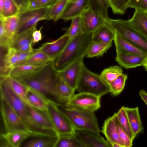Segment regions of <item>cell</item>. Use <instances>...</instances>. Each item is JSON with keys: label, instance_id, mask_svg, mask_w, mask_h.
Here are the masks:
<instances>
[{"label": "cell", "instance_id": "obj_17", "mask_svg": "<svg viewBox=\"0 0 147 147\" xmlns=\"http://www.w3.org/2000/svg\"><path fill=\"white\" fill-rule=\"evenodd\" d=\"M25 104L28 115L35 123L42 128L56 131L47 111L39 110L29 104Z\"/></svg>", "mask_w": 147, "mask_h": 147}, {"label": "cell", "instance_id": "obj_32", "mask_svg": "<svg viewBox=\"0 0 147 147\" xmlns=\"http://www.w3.org/2000/svg\"><path fill=\"white\" fill-rule=\"evenodd\" d=\"M6 78L15 93L25 103L29 105L26 96L28 88L20 81L13 78L9 76Z\"/></svg>", "mask_w": 147, "mask_h": 147}, {"label": "cell", "instance_id": "obj_40", "mask_svg": "<svg viewBox=\"0 0 147 147\" xmlns=\"http://www.w3.org/2000/svg\"><path fill=\"white\" fill-rule=\"evenodd\" d=\"M71 24L65 33L67 34L70 40L83 32V25L80 16L73 18Z\"/></svg>", "mask_w": 147, "mask_h": 147}, {"label": "cell", "instance_id": "obj_18", "mask_svg": "<svg viewBox=\"0 0 147 147\" xmlns=\"http://www.w3.org/2000/svg\"><path fill=\"white\" fill-rule=\"evenodd\" d=\"M114 41L116 54L132 53L147 56L146 53L116 32Z\"/></svg>", "mask_w": 147, "mask_h": 147}, {"label": "cell", "instance_id": "obj_23", "mask_svg": "<svg viewBox=\"0 0 147 147\" xmlns=\"http://www.w3.org/2000/svg\"><path fill=\"white\" fill-rule=\"evenodd\" d=\"M125 109L132 131L136 137L143 130L138 107L131 108L125 107Z\"/></svg>", "mask_w": 147, "mask_h": 147}, {"label": "cell", "instance_id": "obj_14", "mask_svg": "<svg viewBox=\"0 0 147 147\" xmlns=\"http://www.w3.org/2000/svg\"><path fill=\"white\" fill-rule=\"evenodd\" d=\"M76 134L84 147H111L108 142L100 135L82 130H76Z\"/></svg>", "mask_w": 147, "mask_h": 147}, {"label": "cell", "instance_id": "obj_20", "mask_svg": "<svg viewBox=\"0 0 147 147\" xmlns=\"http://www.w3.org/2000/svg\"><path fill=\"white\" fill-rule=\"evenodd\" d=\"M127 21L131 27L147 40V16L144 12L135 10Z\"/></svg>", "mask_w": 147, "mask_h": 147}, {"label": "cell", "instance_id": "obj_31", "mask_svg": "<svg viewBox=\"0 0 147 147\" xmlns=\"http://www.w3.org/2000/svg\"><path fill=\"white\" fill-rule=\"evenodd\" d=\"M7 36L13 40L19 24L18 15L5 18L0 17Z\"/></svg>", "mask_w": 147, "mask_h": 147}, {"label": "cell", "instance_id": "obj_46", "mask_svg": "<svg viewBox=\"0 0 147 147\" xmlns=\"http://www.w3.org/2000/svg\"><path fill=\"white\" fill-rule=\"evenodd\" d=\"M13 0L19 7L20 9V12L27 9L30 2L29 0Z\"/></svg>", "mask_w": 147, "mask_h": 147}, {"label": "cell", "instance_id": "obj_35", "mask_svg": "<svg viewBox=\"0 0 147 147\" xmlns=\"http://www.w3.org/2000/svg\"><path fill=\"white\" fill-rule=\"evenodd\" d=\"M55 147H84L76 134L59 136Z\"/></svg>", "mask_w": 147, "mask_h": 147}, {"label": "cell", "instance_id": "obj_6", "mask_svg": "<svg viewBox=\"0 0 147 147\" xmlns=\"http://www.w3.org/2000/svg\"><path fill=\"white\" fill-rule=\"evenodd\" d=\"M105 21L115 32L147 54V40L131 27L127 20L109 18Z\"/></svg>", "mask_w": 147, "mask_h": 147}, {"label": "cell", "instance_id": "obj_41", "mask_svg": "<svg viewBox=\"0 0 147 147\" xmlns=\"http://www.w3.org/2000/svg\"><path fill=\"white\" fill-rule=\"evenodd\" d=\"M19 7L13 0H4L3 10L0 17L5 18L18 15Z\"/></svg>", "mask_w": 147, "mask_h": 147}, {"label": "cell", "instance_id": "obj_42", "mask_svg": "<svg viewBox=\"0 0 147 147\" xmlns=\"http://www.w3.org/2000/svg\"><path fill=\"white\" fill-rule=\"evenodd\" d=\"M57 0H34L30 1L26 9H33L49 7Z\"/></svg>", "mask_w": 147, "mask_h": 147}, {"label": "cell", "instance_id": "obj_21", "mask_svg": "<svg viewBox=\"0 0 147 147\" xmlns=\"http://www.w3.org/2000/svg\"><path fill=\"white\" fill-rule=\"evenodd\" d=\"M76 90L68 85L58 75L55 94L56 100L58 103L64 104L65 106L74 94Z\"/></svg>", "mask_w": 147, "mask_h": 147}, {"label": "cell", "instance_id": "obj_25", "mask_svg": "<svg viewBox=\"0 0 147 147\" xmlns=\"http://www.w3.org/2000/svg\"><path fill=\"white\" fill-rule=\"evenodd\" d=\"M26 96L29 105L39 110L47 111L49 100L43 95L28 88Z\"/></svg>", "mask_w": 147, "mask_h": 147}, {"label": "cell", "instance_id": "obj_45", "mask_svg": "<svg viewBox=\"0 0 147 147\" xmlns=\"http://www.w3.org/2000/svg\"><path fill=\"white\" fill-rule=\"evenodd\" d=\"M36 51L37 49H34L33 51H31L20 53L18 61L14 66L21 65Z\"/></svg>", "mask_w": 147, "mask_h": 147}, {"label": "cell", "instance_id": "obj_27", "mask_svg": "<svg viewBox=\"0 0 147 147\" xmlns=\"http://www.w3.org/2000/svg\"><path fill=\"white\" fill-rule=\"evenodd\" d=\"M112 43H105L92 40L86 56L88 58L98 57L102 56L112 47Z\"/></svg>", "mask_w": 147, "mask_h": 147}, {"label": "cell", "instance_id": "obj_19", "mask_svg": "<svg viewBox=\"0 0 147 147\" xmlns=\"http://www.w3.org/2000/svg\"><path fill=\"white\" fill-rule=\"evenodd\" d=\"M147 57L132 53L117 54L115 60L121 66L129 69L143 66Z\"/></svg>", "mask_w": 147, "mask_h": 147}, {"label": "cell", "instance_id": "obj_38", "mask_svg": "<svg viewBox=\"0 0 147 147\" xmlns=\"http://www.w3.org/2000/svg\"><path fill=\"white\" fill-rule=\"evenodd\" d=\"M88 7L92 8L105 20L109 18V5L106 0H89Z\"/></svg>", "mask_w": 147, "mask_h": 147}, {"label": "cell", "instance_id": "obj_16", "mask_svg": "<svg viewBox=\"0 0 147 147\" xmlns=\"http://www.w3.org/2000/svg\"><path fill=\"white\" fill-rule=\"evenodd\" d=\"M89 0H70L60 19L66 22L79 16L88 7Z\"/></svg>", "mask_w": 147, "mask_h": 147}, {"label": "cell", "instance_id": "obj_39", "mask_svg": "<svg viewBox=\"0 0 147 147\" xmlns=\"http://www.w3.org/2000/svg\"><path fill=\"white\" fill-rule=\"evenodd\" d=\"M106 0L114 14L123 15L128 8V4L131 0Z\"/></svg>", "mask_w": 147, "mask_h": 147}, {"label": "cell", "instance_id": "obj_5", "mask_svg": "<svg viewBox=\"0 0 147 147\" xmlns=\"http://www.w3.org/2000/svg\"><path fill=\"white\" fill-rule=\"evenodd\" d=\"M64 113L76 130L100 135V131L94 112L66 108Z\"/></svg>", "mask_w": 147, "mask_h": 147}, {"label": "cell", "instance_id": "obj_24", "mask_svg": "<svg viewBox=\"0 0 147 147\" xmlns=\"http://www.w3.org/2000/svg\"><path fill=\"white\" fill-rule=\"evenodd\" d=\"M24 142L23 147H55L59 135L48 136H36Z\"/></svg>", "mask_w": 147, "mask_h": 147}, {"label": "cell", "instance_id": "obj_29", "mask_svg": "<svg viewBox=\"0 0 147 147\" xmlns=\"http://www.w3.org/2000/svg\"><path fill=\"white\" fill-rule=\"evenodd\" d=\"M70 0H57L49 7L48 20L56 22L61 17Z\"/></svg>", "mask_w": 147, "mask_h": 147}, {"label": "cell", "instance_id": "obj_48", "mask_svg": "<svg viewBox=\"0 0 147 147\" xmlns=\"http://www.w3.org/2000/svg\"><path fill=\"white\" fill-rule=\"evenodd\" d=\"M32 43L25 44L20 47L17 50L19 53L33 51L34 49L32 47Z\"/></svg>", "mask_w": 147, "mask_h": 147}, {"label": "cell", "instance_id": "obj_28", "mask_svg": "<svg viewBox=\"0 0 147 147\" xmlns=\"http://www.w3.org/2000/svg\"><path fill=\"white\" fill-rule=\"evenodd\" d=\"M37 25L36 24L29 30L20 34L15 35L10 47L17 50L25 44L31 43H33L32 34L36 30Z\"/></svg>", "mask_w": 147, "mask_h": 147}, {"label": "cell", "instance_id": "obj_33", "mask_svg": "<svg viewBox=\"0 0 147 147\" xmlns=\"http://www.w3.org/2000/svg\"><path fill=\"white\" fill-rule=\"evenodd\" d=\"M116 118L120 126L132 141L136 138L131 129L125 107H122L116 113Z\"/></svg>", "mask_w": 147, "mask_h": 147}, {"label": "cell", "instance_id": "obj_15", "mask_svg": "<svg viewBox=\"0 0 147 147\" xmlns=\"http://www.w3.org/2000/svg\"><path fill=\"white\" fill-rule=\"evenodd\" d=\"M101 131L111 145L112 143H116L123 147L120 139L115 113L105 120Z\"/></svg>", "mask_w": 147, "mask_h": 147}, {"label": "cell", "instance_id": "obj_8", "mask_svg": "<svg viewBox=\"0 0 147 147\" xmlns=\"http://www.w3.org/2000/svg\"><path fill=\"white\" fill-rule=\"evenodd\" d=\"M0 101L1 113L5 133L22 131L30 134L20 117L8 102L1 96Z\"/></svg>", "mask_w": 147, "mask_h": 147}, {"label": "cell", "instance_id": "obj_22", "mask_svg": "<svg viewBox=\"0 0 147 147\" xmlns=\"http://www.w3.org/2000/svg\"><path fill=\"white\" fill-rule=\"evenodd\" d=\"M115 32L105 21L92 35V41L105 43H112Z\"/></svg>", "mask_w": 147, "mask_h": 147}, {"label": "cell", "instance_id": "obj_11", "mask_svg": "<svg viewBox=\"0 0 147 147\" xmlns=\"http://www.w3.org/2000/svg\"><path fill=\"white\" fill-rule=\"evenodd\" d=\"M84 57L74 61L61 70L57 71L59 76L68 85L76 90L78 80L84 64Z\"/></svg>", "mask_w": 147, "mask_h": 147}, {"label": "cell", "instance_id": "obj_54", "mask_svg": "<svg viewBox=\"0 0 147 147\" xmlns=\"http://www.w3.org/2000/svg\"><path fill=\"white\" fill-rule=\"evenodd\" d=\"M29 0V1H33V0Z\"/></svg>", "mask_w": 147, "mask_h": 147}, {"label": "cell", "instance_id": "obj_7", "mask_svg": "<svg viewBox=\"0 0 147 147\" xmlns=\"http://www.w3.org/2000/svg\"><path fill=\"white\" fill-rule=\"evenodd\" d=\"M58 105L54 102L49 100L46 111L56 131L59 136L75 134L76 129Z\"/></svg>", "mask_w": 147, "mask_h": 147}, {"label": "cell", "instance_id": "obj_26", "mask_svg": "<svg viewBox=\"0 0 147 147\" xmlns=\"http://www.w3.org/2000/svg\"><path fill=\"white\" fill-rule=\"evenodd\" d=\"M1 135L6 139L12 147H19L23 141L31 136L29 132L22 131L1 134Z\"/></svg>", "mask_w": 147, "mask_h": 147}, {"label": "cell", "instance_id": "obj_51", "mask_svg": "<svg viewBox=\"0 0 147 147\" xmlns=\"http://www.w3.org/2000/svg\"><path fill=\"white\" fill-rule=\"evenodd\" d=\"M111 145V147H123L122 146L119 144L116 143H112Z\"/></svg>", "mask_w": 147, "mask_h": 147}, {"label": "cell", "instance_id": "obj_36", "mask_svg": "<svg viewBox=\"0 0 147 147\" xmlns=\"http://www.w3.org/2000/svg\"><path fill=\"white\" fill-rule=\"evenodd\" d=\"M52 60H53L50 57L37 49L34 53L21 65H44Z\"/></svg>", "mask_w": 147, "mask_h": 147}, {"label": "cell", "instance_id": "obj_49", "mask_svg": "<svg viewBox=\"0 0 147 147\" xmlns=\"http://www.w3.org/2000/svg\"><path fill=\"white\" fill-rule=\"evenodd\" d=\"M139 94L141 99L147 105V93L144 90L141 89L139 91Z\"/></svg>", "mask_w": 147, "mask_h": 147}, {"label": "cell", "instance_id": "obj_12", "mask_svg": "<svg viewBox=\"0 0 147 147\" xmlns=\"http://www.w3.org/2000/svg\"><path fill=\"white\" fill-rule=\"evenodd\" d=\"M83 32L92 35L105 22V20L92 8L88 7L80 16Z\"/></svg>", "mask_w": 147, "mask_h": 147}, {"label": "cell", "instance_id": "obj_30", "mask_svg": "<svg viewBox=\"0 0 147 147\" xmlns=\"http://www.w3.org/2000/svg\"><path fill=\"white\" fill-rule=\"evenodd\" d=\"M44 65H36L27 64L15 66L11 69L9 76L17 79L27 76L35 72Z\"/></svg>", "mask_w": 147, "mask_h": 147}, {"label": "cell", "instance_id": "obj_34", "mask_svg": "<svg viewBox=\"0 0 147 147\" xmlns=\"http://www.w3.org/2000/svg\"><path fill=\"white\" fill-rule=\"evenodd\" d=\"M123 73L122 68L117 65L112 66L104 69L100 74L103 81L109 86Z\"/></svg>", "mask_w": 147, "mask_h": 147}, {"label": "cell", "instance_id": "obj_9", "mask_svg": "<svg viewBox=\"0 0 147 147\" xmlns=\"http://www.w3.org/2000/svg\"><path fill=\"white\" fill-rule=\"evenodd\" d=\"M49 7L26 9L20 12L18 14L19 24L15 35H19L27 31L40 21L48 20Z\"/></svg>", "mask_w": 147, "mask_h": 147}, {"label": "cell", "instance_id": "obj_13", "mask_svg": "<svg viewBox=\"0 0 147 147\" xmlns=\"http://www.w3.org/2000/svg\"><path fill=\"white\" fill-rule=\"evenodd\" d=\"M69 40L68 35L65 33L55 40L43 44L38 49L53 60L60 54Z\"/></svg>", "mask_w": 147, "mask_h": 147}, {"label": "cell", "instance_id": "obj_2", "mask_svg": "<svg viewBox=\"0 0 147 147\" xmlns=\"http://www.w3.org/2000/svg\"><path fill=\"white\" fill-rule=\"evenodd\" d=\"M1 96L9 104L29 130L31 136H53L58 135L55 131L42 128L32 120L28 113L25 103L13 91L6 77H0Z\"/></svg>", "mask_w": 147, "mask_h": 147}, {"label": "cell", "instance_id": "obj_50", "mask_svg": "<svg viewBox=\"0 0 147 147\" xmlns=\"http://www.w3.org/2000/svg\"><path fill=\"white\" fill-rule=\"evenodd\" d=\"M4 3V0H0V14H1L2 11Z\"/></svg>", "mask_w": 147, "mask_h": 147}, {"label": "cell", "instance_id": "obj_44", "mask_svg": "<svg viewBox=\"0 0 147 147\" xmlns=\"http://www.w3.org/2000/svg\"><path fill=\"white\" fill-rule=\"evenodd\" d=\"M128 7L146 12L147 0H131L128 4Z\"/></svg>", "mask_w": 147, "mask_h": 147}, {"label": "cell", "instance_id": "obj_1", "mask_svg": "<svg viewBox=\"0 0 147 147\" xmlns=\"http://www.w3.org/2000/svg\"><path fill=\"white\" fill-rule=\"evenodd\" d=\"M58 78L52 60L32 74L15 79L48 100H51V97L56 100L55 87Z\"/></svg>", "mask_w": 147, "mask_h": 147}, {"label": "cell", "instance_id": "obj_43", "mask_svg": "<svg viewBox=\"0 0 147 147\" xmlns=\"http://www.w3.org/2000/svg\"><path fill=\"white\" fill-rule=\"evenodd\" d=\"M116 120L120 139L123 147L132 146L133 141L122 129L117 119Z\"/></svg>", "mask_w": 147, "mask_h": 147}, {"label": "cell", "instance_id": "obj_10", "mask_svg": "<svg viewBox=\"0 0 147 147\" xmlns=\"http://www.w3.org/2000/svg\"><path fill=\"white\" fill-rule=\"evenodd\" d=\"M100 98L90 94L79 93L74 94L65 106L68 109L94 112L101 107Z\"/></svg>", "mask_w": 147, "mask_h": 147}, {"label": "cell", "instance_id": "obj_52", "mask_svg": "<svg viewBox=\"0 0 147 147\" xmlns=\"http://www.w3.org/2000/svg\"><path fill=\"white\" fill-rule=\"evenodd\" d=\"M143 66L145 69L146 71L147 72V57L144 63Z\"/></svg>", "mask_w": 147, "mask_h": 147}, {"label": "cell", "instance_id": "obj_47", "mask_svg": "<svg viewBox=\"0 0 147 147\" xmlns=\"http://www.w3.org/2000/svg\"><path fill=\"white\" fill-rule=\"evenodd\" d=\"M42 28L39 30H35L32 34L33 44H34L42 40V36L41 32Z\"/></svg>", "mask_w": 147, "mask_h": 147}, {"label": "cell", "instance_id": "obj_53", "mask_svg": "<svg viewBox=\"0 0 147 147\" xmlns=\"http://www.w3.org/2000/svg\"><path fill=\"white\" fill-rule=\"evenodd\" d=\"M145 13L146 16H147V11L146 12H144Z\"/></svg>", "mask_w": 147, "mask_h": 147}, {"label": "cell", "instance_id": "obj_37", "mask_svg": "<svg viewBox=\"0 0 147 147\" xmlns=\"http://www.w3.org/2000/svg\"><path fill=\"white\" fill-rule=\"evenodd\" d=\"M127 78L126 74L123 73L120 75L109 85L110 93L113 96L119 94L124 88Z\"/></svg>", "mask_w": 147, "mask_h": 147}, {"label": "cell", "instance_id": "obj_3", "mask_svg": "<svg viewBox=\"0 0 147 147\" xmlns=\"http://www.w3.org/2000/svg\"><path fill=\"white\" fill-rule=\"evenodd\" d=\"M92 40L91 35L84 33L70 39L60 54L53 60L56 71H60L75 60L86 56Z\"/></svg>", "mask_w": 147, "mask_h": 147}, {"label": "cell", "instance_id": "obj_4", "mask_svg": "<svg viewBox=\"0 0 147 147\" xmlns=\"http://www.w3.org/2000/svg\"><path fill=\"white\" fill-rule=\"evenodd\" d=\"M76 90L79 93L90 94L101 97L109 93V86L100 75L90 71L84 64L77 82Z\"/></svg>", "mask_w": 147, "mask_h": 147}]
</instances>
